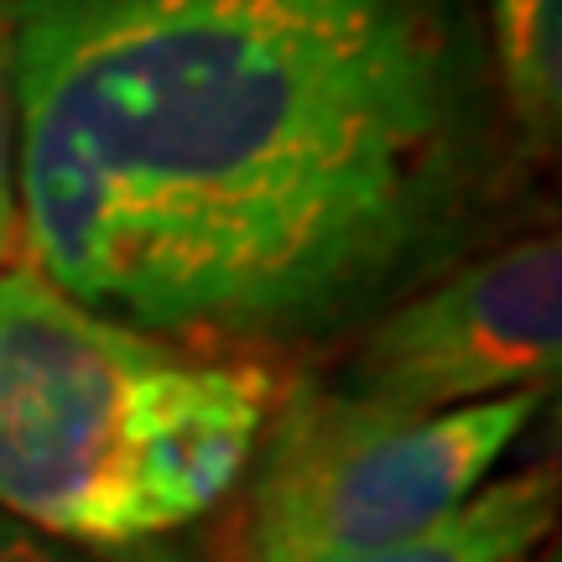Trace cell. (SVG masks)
<instances>
[{"mask_svg": "<svg viewBox=\"0 0 562 562\" xmlns=\"http://www.w3.org/2000/svg\"><path fill=\"white\" fill-rule=\"evenodd\" d=\"M21 266L178 344H323L490 172L469 0H11Z\"/></svg>", "mask_w": 562, "mask_h": 562, "instance_id": "6da1fadb", "label": "cell"}, {"mask_svg": "<svg viewBox=\"0 0 562 562\" xmlns=\"http://www.w3.org/2000/svg\"><path fill=\"white\" fill-rule=\"evenodd\" d=\"M277 402L266 364L0 271V516L53 542L121 552L209 516L250 474Z\"/></svg>", "mask_w": 562, "mask_h": 562, "instance_id": "7a4b0ae2", "label": "cell"}, {"mask_svg": "<svg viewBox=\"0 0 562 562\" xmlns=\"http://www.w3.org/2000/svg\"><path fill=\"white\" fill-rule=\"evenodd\" d=\"M537 406V391H516L438 417H402L339 385H297L277 402L250 459L245 562L349 558L432 531L480 495Z\"/></svg>", "mask_w": 562, "mask_h": 562, "instance_id": "3957f363", "label": "cell"}, {"mask_svg": "<svg viewBox=\"0 0 562 562\" xmlns=\"http://www.w3.org/2000/svg\"><path fill=\"white\" fill-rule=\"evenodd\" d=\"M558 370L562 240L542 229L495 245L375 313L334 385L402 417H438L516 391L547 396Z\"/></svg>", "mask_w": 562, "mask_h": 562, "instance_id": "277c9868", "label": "cell"}, {"mask_svg": "<svg viewBox=\"0 0 562 562\" xmlns=\"http://www.w3.org/2000/svg\"><path fill=\"white\" fill-rule=\"evenodd\" d=\"M552 521H558V484L542 469H526L501 484H484L474 501L412 542L318 562H526L531 547L547 542Z\"/></svg>", "mask_w": 562, "mask_h": 562, "instance_id": "5b68a950", "label": "cell"}, {"mask_svg": "<svg viewBox=\"0 0 562 562\" xmlns=\"http://www.w3.org/2000/svg\"><path fill=\"white\" fill-rule=\"evenodd\" d=\"M484 11L505 121L531 157H552L562 131V0H484Z\"/></svg>", "mask_w": 562, "mask_h": 562, "instance_id": "8992f818", "label": "cell"}, {"mask_svg": "<svg viewBox=\"0 0 562 562\" xmlns=\"http://www.w3.org/2000/svg\"><path fill=\"white\" fill-rule=\"evenodd\" d=\"M16 26L11 0H0V271L21 266V203H16Z\"/></svg>", "mask_w": 562, "mask_h": 562, "instance_id": "52a82bcc", "label": "cell"}, {"mask_svg": "<svg viewBox=\"0 0 562 562\" xmlns=\"http://www.w3.org/2000/svg\"><path fill=\"white\" fill-rule=\"evenodd\" d=\"M0 562H104V558L83 552V547L53 542V537H42L32 526L0 516Z\"/></svg>", "mask_w": 562, "mask_h": 562, "instance_id": "ba28073f", "label": "cell"}]
</instances>
